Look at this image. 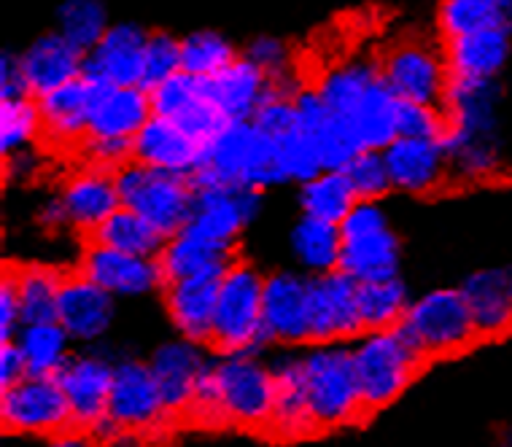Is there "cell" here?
I'll return each mask as SVG.
<instances>
[{"mask_svg":"<svg viewBox=\"0 0 512 447\" xmlns=\"http://www.w3.org/2000/svg\"><path fill=\"white\" fill-rule=\"evenodd\" d=\"M151 108H154V116L176 122L181 130H186L205 146L219 135L224 124H230L208 100L203 81L192 79L186 73H178L176 79L154 89Z\"/></svg>","mask_w":512,"mask_h":447,"instance_id":"603a6c76","label":"cell"},{"mask_svg":"<svg viewBox=\"0 0 512 447\" xmlns=\"http://www.w3.org/2000/svg\"><path fill=\"white\" fill-rule=\"evenodd\" d=\"M362 334L359 283L340 270L310 275V345L356 342Z\"/></svg>","mask_w":512,"mask_h":447,"instance_id":"7c38bea8","label":"cell"},{"mask_svg":"<svg viewBox=\"0 0 512 447\" xmlns=\"http://www.w3.org/2000/svg\"><path fill=\"white\" fill-rule=\"evenodd\" d=\"M399 100L389 89V84L380 79L367 95L359 100L354 114L345 122L354 127L364 151H386L399 138Z\"/></svg>","mask_w":512,"mask_h":447,"instance_id":"d590c367","label":"cell"},{"mask_svg":"<svg viewBox=\"0 0 512 447\" xmlns=\"http://www.w3.org/2000/svg\"><path fill=\"white\" fill-rule=\"evenodd\" d=\"M262 211V192L248 186H200L195 194L192 219L184 232L205 243L235 248L238 237L251 227Z\"/></svg>","mask_w":512,"mask_h":447,"instance_id":"30bf717a","label":"cell"},{"mask_svg":"<svg viewBox=\"0 0 512 447\" xmlns=\"http://www.w3.org/2000/svg\"><path fill=\"white\" fill-rule=\"evenodd\" d=\"M181 73V38L170 36L165 30H151L146 54H143L141 89L154 92Z\"/></svg>","mask_w":512,"mask_h":447,"instance_id":"7dc6e473","label":"cell"},{"mask_svg":"<svg viewBox=\"0 0 512 447\" xmlns=\"http://www.w3.org/2000/svg\"><path fill=\"white\" fill-rule=\"evenodd\" d=\"M114 178L122 208H130L143 216L168 240L184 232L195 208L197 189L192 178L151 170L135 159L130 165H124Z\"/></svg>","mask_w":512,"mask_h":447,"instance_id":"8992f818","label":"cell"},{"mask_svg":"<svg viewBox=\"0 0 512 447\" xmlns=\"http://www.w3.org/2000/svg\"><path fill=\"white\" fill-rule=\"evenodd\" d=\"M92 437H89L87 431L81 429H68L57 434V437H49L44 442V447H92Z\"/></svg>","mask_w":512,"mask_h":447,"instance_id":"91938a15","label":"cell"},{"mask_svg":"<svg viewBox=\"0 0 512 447\" xmlns=\"http://www.w3.org/2000/svg\"><path fill=\"white\" fill-rule=\"evenodd\" d=\"M27 375V361L17 342H0V391L17 386Z\"/></svg>","mask_w":512,"mask_h":447,"instance_id":"6f0895ef","label":"cell"},{"mask_svg":"<svg viewBox=\"0 0 512 447\" xmlns=\"http://www.w3.org/2000/svg\"><path fill=\"white\" fill-rule=\"evenodd\" d=\"M380 76L402 103L442 106L451 73L445 49L426 38H399L378 54Z\"/></svg>","mask_w":512,"mask_h":447,"instance_id":"52a82bcc","label":"cell"},{"mask_svg":"<svg viewBox=\"0 0 512 447\" xmlns=\"http://www.w3.org/2000/svg\"><path fill=\"white\" fill-rule=\"evenodd\" d=\"M407 342L421 353L426 361L456 356L472 348L477 337L475 318L461 289H432L410 302L405 321L397 326Z\"/></svg>","mask_w":512,"mask_h":447,"instance_id":"277c9868","label":"cell"},{"mask_svg":"<svg viewBox=\"0 0 512 447\" xmlns=\"http://www.w3.org/2000/svg\"><path fill=\"white\" fill-rule=\"evenodd\" d=\"M445 132H448V119L442 106H421V103L399 106V138L445 141Z\"/></svg>","mask_w":512,"mask_h":447,"instance_id":"681fc988","label":"cell"},{"mask_svg":"<svg viewBox=\"0 0 512 447\" xmlns=\"http://www.w3.org/2000/svg\"><path fill=\"white\" fill-rule=\"evenodd\" d=\"M44 138V124L33 97L0 103V154L3 159L17 151L36 149Z\"/></svg>","mask_w":512,"mask_h":447,"instance_id":"f6af8a7d","label":"cell"},{"mask_svg":"<svg viewBox=\"0 0 512 447\" xmlns=\"http://www.w3.org/2000/svg\"><path fill=\"white\" fill-rule=\"evenodd\" d=\"M154 119L151 95L141 87H106L100 92L92 119H89L87 138H111V141H130Z\"/></svg>","mask_w":512,"mask_h":447,"instance_id":"f1b7e54d","label":"cell"},{"mask_svg":"<svg viewBox=\"0 0 512 447\" xmlns=\"http://www.w3.org/2000/svg\"><path fill=\"white\" fill-rule=\"evenodd\" d=\"M54 25H57L54 30L73 49L89 54L106 38L114 22L108 19L106 6L100 0H65L54 11Z\"/></svg>","mask_w":512,"mask_h":447,"instance_id":"7bdbcfd3","label":"cell"},{"mask_svg":"<svg viewBox=\"0 0 512 447\" xmlns=\"http://www.w3.org/2000/svg\"><path fill=\"white\" fill-rule=\"evenodd\" d=\"M213 380L224 426L267 434L275 404L270 361L262 359V353L213 356Z\"/></svg>","mask_w":512,"mask_h":447,"instance_id":"5b68a950","label":"cell"},{"mask_svg":"<svg viewBox=\"0 0 512 447\" xmlns=\"http://www.w3.org/2000/svg\"><path fill=\"white\" fill-rule=\"evenodd\" d=\"M0 421L17 437H57L73 426L71 404L57 377L27 375L17 386L0 391Z\"/></svg>","mask_w":512,"mask_h":447,"instance_id":"ba28073f","label":"cell"},{"mask_svg":"<svg viewBox=\"0 0 512 447\" xmlns=\"http://www.w3.org/2000/svg\"><path fill=\"white\" fill-rule=\"evenodd\" d=\"M442 49L451 79L499 81V73L510 60L512 36L504 30H488V33L445 41Z\"/></svg>","mask_w":512,"mask_h":447,"instance_id":"f546056e","label":"cell"},{"mask_svg":"<svg viewBox=\"0 0 512 447\" xmlns=\"http://www.w3.org/2000/svg\"><path fill=\"white\" fill-rule=\"evenodd\" d=\"M262 313L270 345L310 348V275L302 270L270 272Z\"/></svg>","mask_w":512,"mask_h":447,"instance_id":"5bb4252c","label":"cell"},{"mask_svg":"<svg viewBox=\"0 0 512 447\" xmlns=\"http://www.w3.org/2000/svg\"><path fill=\"white\" fill-rule=\"evenodd\" d=\"M461 294L475 318L477 337L496 340L512 332V297L507 286V267H486L469 272L461 281Z\"/></svg>","mask_w":512,"mask_h":447,"instance_id":"4316f807","label":"cell"},{"mask_svg":"<svg viewBox=\"0 0 512 447\" xmlns=\"http://www.w3.org/2000/svg\"><path fill=\"white\" fill-rule=\"evenodd\" d=\"M238 60L235 44L219 30H195L181 38V73L192 79H213Z\"/></svg>","mask_w":512,"mask_h":447,"instance_id":"ee69618b","label":"cell"},{"mask_svg":"<svg viewBox=\"0 0 512 447\" xmlns=\"http://www.w3.org/2000/svg\"><path fill=\"white\" fill-rule=\"evenodd\" d=\"M275 143H278V157H281V170L286 184L294 181V184L302 186L324 173V162H321L316 141L310 138L308 132L300 130V124Z\"/></svg>","mask_w":512,"mask_h":447,"instance_id":"bcb514c9","label":"cell"},{"mask_svg":"<svg viewBox=\"0 0 512 447\" xmlns=\"http://www.w3.org/2000/svg\"><path fill=\"white\" fill-rule=\"evenodd\" d=\"M386 227H391V221L380 202H356L354 211L348 213L343 224H340V235H343V240H348V237L370 235V232H378V229Z\"/></svg>","mask_w":512,"mask_h":447,"instance_id":"f5cc1de1","label":"cell"},{"mask_svg":"<svg viewBox=\"0 0 512 447\" xmlns=\"http://www.w3.org/2000/svg\"><path fill=\"white\" fill-rule=\"evenodd\" d=\"M265 278L254 262L235 259L224 272L219 289V305L213 318L211 348L216 356L230 353H262L270 345L265 329Z\"/></svg>","mask_w":512,"mask_h":447,"instance_id":"7a4b0ae2","label":"cell"},{"mask_svg":"<svg viewBox=\"0 0 512 447\" xmlns=\"http://www.w3.org/2000/svg\"><path fill=\"white\" fill-rule=\"evenodd\" d=\"M275 377V404L273 418L267 434L283 442H297V439L318 434L313 415L308 407V391H305V375H302V351L297 348H283L270 361Z\"/></svg>","mask_w":512,"mask_h":447,"instance_id":"7402d4cb","label":"cell"},{"mask_svg":"<svg viewBox=\"0 0 512 447\" xmlns=\"http://www.w3.org/2000/svg\"><path fill=\"white\" fill-rule=\"evenodd\" d=\"M38 224L46 229H54V232L62 227H71V224H68V216H65V208H62V202L57 194L38 208Z\"/></svg>","mask_w":512,"mask_h":447,"instance_id":"680465c9","label":"cell"},{"mask_svg":"<svg viewBox=\"0 0 512 447\" xmlns=\"http://www.w3.org/2000/svg\"><path fill=\"white\" fill-rule=\"evenodd\" d=\"M496 447H512V426H507V429L499 434V439H496Z\"/></svg>","mask_w":512,"mask_h":447,"instance_id":"6125c7cd","label":"cell"},{"mask_svg":"<svg viewBox=\"0 0 512 447\" xmlns=\"http://www.w3.org/2000/svg\"><path fill=\"white\" fill-rule=\"evenodd\" d=\"M22 97H30L25 73H22V62H19V54L6 49V52L0 54V103L22 100Z\"/></svg>","mask_w":512,"mask_h":447,"instance_id":"db71d44e","label":"cell"},{"mask_svg":"<svg viewBox=\"0 0 512 447\" xmlns=\"http://www.w3.org/2000/svg\"><path fill=\"white\" fill-rule=\"evenodd\" d=\"M442 41L504 30L512 36V0H445L437 9Z\"/></svg>","mask_w":512,"mask_h":447,"instance_id":"e575fe53","label":"cell"},{"mask_svg":"<svg viewBox=\"0 0 512 447\" xmlns=\"http://www.w3.org/2000/svg\"><path fill=\"white\" fill-rule=\"evenodd\" d=\"M289 248L297 267L305 275H329L340 270V254H343V235L335 224L300 216L292 227Z\"/></svg>","mask_w":512,"mask_h":447,"instance_id":"8d00e7d4","label":"cell"},{"mask_svg":"<svg viewBox=\"0 0 512 447\" xmlns=\"http://www.w3.org/2000/svg\"><path fill=\"white\" fill-rule=\"evenodd\" d=\"M343 173L359 202H380L394 189L383 151H362Z\"/></svg>","mask_w":512,"mask_h":447,"instance_id":"c3c4849f","label":"cell"},{"mask_svg":"<svg viewBox=\"0 0 512 447\" xmlns=\"http://www.w3.org/2000/svg\"><path fill=\"white\" fill-rule=\"evenodd\" d=\"M205 157V143L192 138L176 122L154 116L133 143V159L151 170L192 178Z\"/></svg>","mask_w":512,"mask_h":447,"instance_id":"484cf974","label":"cell"},{"mask_svg":"<svg viewBox=\"0 0 512 447\" xmlns=\"http://www.w3.org/2000/svg\"><path fill=\"white\" fill-rule=\"evenodd\" d=\"M221 278H224V272H208V275H197V278H186V281L165 283L162 302H165V313H168V321L173 324L178 337L211 348Z\"/></svg>","mask_w":512,"mask_h":447,"instance_id":"44dd1931","label":"cell"},{"mask_svg":"<svg viewBox=\"0 0 512 447\" xmlns=\"http://www.w3.org/2000/svg\"><path fill=\"white\" fill-rule=\"evenodd\" d=\"M79 272L116 299L146 297L151 291L165 289L157 259L122 254L95 243H87L81 251Z\"/></svg>","mask_w":512,"mask_h":447,"instance_id":"2e32d148","label":"cell"},{"mask_svg":"<svg viewBox=\"0 0 512 447\" xmlns=\"http://www.w3.org/2000/svg\"><path fill=\"white\" fill-rule=\"evenodd\" d=\"M235 259H238L235 248L213 246L189 232H178L176 237H170L162 254L157 256L165 283L186 281V278H197L208 272H227Z\"/></svg>","mask_w":512,"mask_h":447,"instance_id":"d6a6232c","label":"cell"},{"mask_svg":"<svg viewBox=\"0 0 512 447\" xmlns=\"http://www.w3.org/2000/svg\"><path fill=\"white\" fill-rule=\"evenodd\" d=\"M106 84H98L89 76L65 84L57 92L38 97V114L44 124V143L46 149L62 151V154H76L79 146L87 141L89 119L95 111L100 92Z\"/></svg>","mask_w":512,"mask_h":447,"instance_id":"4fadbf2b","label":"cell"},{"mask_svg":"<svg viewBox=\"0 0 512 447\" xmlns=\"http://www.w3.org/2000/svg\"><path fill=\"white\" fill-rule=\"evenodd\" d=\"M380 79H383L380 76V60L375 54H354V57H345V60L335 62L329 71L321 73L316 81V89L327 100L332 114L340 116V119H348L354 114V108L359 106V100Z\"/></svg>","mask_w":512,"mask_h":447,"instance_id":"1f68e13d","label":"cell"},{"mask_svg":"<svg viewBox=\"0 0 512 447\" xmlns=\"http://www.w3.org/2000/svg\"><path fill=\"white\" fill-rule=\"evenodd\" d=\"M84 60H87V54L73 49L57 30L41 33L25 46V52H19L27 92H30L33 100L81 79L84 76Z\"/></svg>","mask_w":512,"mask_h":447,"instance_id":"cb8c5ba5","label":"cell"},{"mask_svg":"<svg viewBox=\"0 0 512 447\" xmlns=\"http://www.w3.org/2000/svg\"><path fill=\"white\" fill-rule=\"evenodd\" d=\"M76 157L84 167H95L103 173H119L124 165L133 162V143L130 141H111V138H87L81 143Z\"/></svg>","mask_w":512,"mask_h":447,"instance_id":"816d5d0a","label":"cell"},{"mask_svg":"<svg viewBox=\"0 0 512 447\" xmlns=\"http://www.w3.org/2000/svg\"><path fill=\"white\" fill-rule=\"evenodd\" d=\"M351 348L367 415L397 402L426 364L399 329L364 332Z\"/></svg>","mask_w":512,"mask_h":447,"instance_id":"3957f363","label":"cell"},{"mask_svg":"<svg viewBox=\"0 0 512 447\" xmlns=\"http://www.w3.org/2000/svg\"><path fill=\"white\" fill-rule=\"evenodd\" d=\"M410 289L402 275L389 281L359 283V313L364 332H386L397 329L410 310Z\"/></svg>","mask_w":512,"mask_h":447,"instance_id":"b9f144b4","label":"cell"},{"mask_svg":"<svg viewBox=\"0 0 512 447\" xmlns=\"http://www.w3.org/2000/svg\"><path fill=\"white\" fill-rule=\"evenodd\" d=\"M445 151L451 159V184H494L496 178H502L504 157L499 135L448 143Z\"/></svg>","mask_w":512,"mask_h":447,"instance_id":"f35d334b","label":"cell"},{"mask_svg":"<svg viewBox=\"0 0 512 447\" xmlns=\"http://www.w3.org/2000/svg\"><path fill=\"white\" fill-rule=\"evenodd\" d=\"M57 197L65 208L68 224L76 232H84V237L92 235L111 213L122 208L114 173H103V170L84 165L62 181Z\"/></svg>","mask_w":512,"mask_h":447,"instance_id":"d4e9b609","label":"cell"},{"mask_svg":"<svg viewBox=\"0 0 512 447\" xmlns=\"http://www.w3.org/2000/svg\"><path fill=\"white\" fill-rule=\"evenodd\" d=\"M116 321V297L98 283L84 278L79 270L68 272L57 302V324L79 345H98Z\"/></svg>","mask_w":512,"mask_h":447,"instance_id":"e0dca14e","label":"cell"},{"mask_svg":"<svg viewBox=\"0 0 512 447\" xmlns=\"http://www.w3.org/2000/svg\"><path fill=\"white\" fill-rule=\"evenodd\" d=\"M402 264V240L394 227L378 229L370 235L343 240L340 272L356 283H375L397 278Z\"/></svg>","mask_w":512,"mask_h":447,"instance_id":"4dcf8cb0","label":"cell"},{"mask_svg":"<svg viewBox=\"0 0 512 447\" xmlns=\"http://www.w3.org/2000/svg\"><path fill=\"white\" fill-rule=\"evenodd\" d=\"M294 97L289 92H281V89H273L267 92L265 103L259 106L256 116L251 122L259 127V130L270 135L273 141L283 138V135H289V132L297 127V108H294Z\"/></svg>","mask_w":512,"mask_h":447,"instance_id":"f907efd6","label":"cell"},{"mask_svg":"<svg viewBox=\"0 0 512 447\" xmlns=\"http://www.w3.org/2000/svg\"><path fill=\"white\" fill-rule=\"evenodd\" d=\"M302 375L316 431H337L367 418L348 342L310 345L302 351Z\"/></svg>","mask_w":512,"mask_h":447,"instance_id":"6da1fadb","label":"cell"},{"mask_svg":"<svg viewBox=\"0 0 512 447\" xmlns=\"http://www.w3.org/2000/svg\"><path fill=\"white\" fill-rule=\"evenodd\" d=\"M383 159L389 167L391 186L397 192L426 197L451 184V159L442 141L397 138L383 151Z\"/></svg>","mask_w":512,"mask_h":447,"instance_id":"ac0fdd59","label":"cell"},{"mask_svg":"<svg viewBox=\"0 0 512 447\" xmlns=\"http://www.w3.org/2000/svg\"><path fill=\"white\" fill-rule=\"evenodd\" d=\"M108 421L119 431H133L141 437L165 429L170 415L159 394L157 380L151 375L149 361L135 359V356H116Z\"/></svg>","mask_w":512,"mask_h":447,"instance_id":"9c48e42d","label":"cell"},{"mask_svg":"<svg viewBox=\"0 0 512 447\" xmlns=\"http://www.w3.org/2000/svg\"><path fill=\"white\" fill-rule=\"evenodd\" d=\"M208 364H211V356L205 353V345L189 342L184 337L162 342L151 351L149 369L154 380H157L170 421L189 415L197 380H200Z\"/></svg>","mask_w":512,"mask_h":447,"instance_id":"9a60e30c","label":"cell"},{"mask_svg":"<svg viewBox=\"0 0 512 447\" xmlns=\"http://www.w3.org/2000/svg\"><path fill=\"white\" fill-rule=\"evenodd\" d=\"M6 275L17 291L22 326L57 321V302H60L65 272L49 264H17V267H6Z\"/></svg>","mask_w":512,"mask_h":447,"instance_id":"836d02e7","label":"cell"},{"mask_svg":"<svg viewBox=\"0 0 512 447\" xmlns=\"http://www.w3.org/2000/svg\"><path fill=\"white\" fill-rule=\"evenodd\" d=\"M116 356L100 348H84L73 353L68 364L60 369L57 383L65 391V399L71 404L73 426L81 431H92L100 421L108 418V399L114 386Z\"/></svg>","mask_w":512,"mask_h":447,"instance_id":"8fae6325","label":"cell"},{"mask_svg":"<svg viewBox=\"0 0 512 447\" xmlns=\"http://www.w3.org/2000/svg\"><path fill=\"white\" fill-rule=\"evenodd\" d=\"M149 30L138 22H114L106 38L84 60V76L106 87H141Z\"/></svg>","mask_w":512,"mask_h":447,"instance_id":"d6986e66","label":"cell"},{"mask_svg":"<svg viewBox=\"0 0 512 447\" xmlns=\"http://www.w3.org/2000/svg\"><path fill=\"white\" fill-rule=\"evenodd\" d=\"M14 342L25 356L27 372L36 377H57L73 356V340L57 321L22 326Z\"/></svg>","mask_w":512,"mask_h":447,"instance_id":"ab89813d","label":"cell"},{"mask_svg":"<svg viewBox=\"0 0 512 447\" xmlns=\"http://www.w3.org/2000/svg\"><path fill=\"white\" fill-rule=\"evenodd\" d=\"M87 243H95V246L103 248H114V251H122V254L130 256L157 259V256L162 254L165 243H168V237L162 235L159 229L151 227L143 216L130 211V208H119V211L111 213V216L87 237Z\"/></svg>","mask_w":512,"mask_h":447,"instance_id":"74e56055","label":"cell"},{"mask_svg":"<svg viewBox=\"0 0 512 447\" xmlns=\"http://www.w3.org/2000/svg\"><path fill=\"white\" fill-rule=\"evenodd\" d=\"M499 100H502V87L499 81H464L451 79L442 111L448 119V132H445V146L456 141H469V138H491L499 135Z\"/></svg>","mask_w":512,"mask_h":447,"instance_id":"ffe728a7","label":"cell"},{"mask_svg":"<svg viewBox=\"0 0 512 447\" xmlns=\"http://www.w3.org/2000/svg\"><path fill=\"white\" fill-rule=\"evenodd\" d=\"M44 154L38 149H25L11 154V157L3 159V167H6V181L11 184H30L41 176L44 170Z\"/></svg>","mask_w":512,"mask_h":447,"instance_id":"11a10c76","label":"cell"},{"mask_svg":"<svg viewBox=\"0 0 512 447\" xmlns=\"http://www.w3.org/2000/svg\"><path fill=\"white\" fill-rule=\"evenodd\" d=\"M19 329H22V313H19L17 291L9 275L3 272V283H0V340L14 342Z\"/></svg>","mask_w":512,"mask_h":447,"instance_id":"9f6ffc18","label":"cell"},{"mask_svg":"<svg viewBox=\"0 0 512 447\" xmlns=\"http://www.w3.org/2000/svg\"><path fill=\"white\" fill-rule=\"evenodd\" d=\"M297 200H300L302 216L335 224V227L343 224L345 216L354 211V205L359 202L345 173H337V170H324L321 176L302 184Z\"/></svg>","mask_w":512,"mask_h":447,"instance_id":"60d3db41","label":"cell"},{"mask_svg":"<svg viewBox=\"0 0 512 447\" xmlns=\"http://www.w3.org/2000/svg\"><path fill=\"white\" fill-rule=\"evenodd\" d=\"M106 447H146V437L133 434V431H119Z\"/></svg>","mask_w":512,"mask_h":447,"instance_id":"94428289","label":"cell"},{"mask_svg":"<svg viewBox=\"0 0 512 447\" xmlns=\"http://www.w3.org/2000/svg\"><path fill=\"white\" fill-rule=\"evenodd\" d=\"M507 286H510V297H512V267H507Z\"/></svg>","mask_w":512,"mask_h":447,"instance_id":"be15d7a7","label":"cell"},{"mask_svg":"<svg viewBox=\"0 0 512 447\" xmlns=\"http://www.w3.org/2000/svg\"><path fill=\"white\" fill-rule=\"evenodd\" d=\"M203 84L208 100L227 122H251L270 92V81L265 73L251 65L243 54L227 71L205 79Z\"/></svg>","mask_w":512,"mask_h":447,"instance_id":"83f0119b","label":"cell"}]
</instances>
